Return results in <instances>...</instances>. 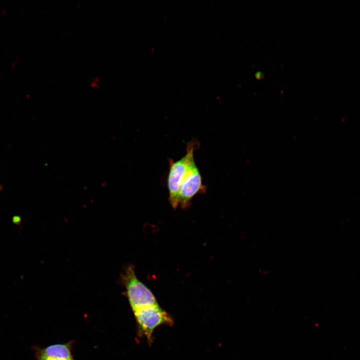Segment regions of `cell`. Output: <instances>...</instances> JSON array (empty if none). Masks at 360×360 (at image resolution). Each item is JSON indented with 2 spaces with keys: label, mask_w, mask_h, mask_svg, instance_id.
I'll return each mask as SVG.
<instances>
[{
  "label": "cell",
  "mask_w": 360,
  "mask_h": 360,
  "mask_svg": "<svg viewBox=\"0 0 360 360\" xmlns=\"http://www.w3.org/2000/svg\"><path fill=\"white\" fill-rule=\"evenodd\" d=\"M121 277L133 312L145 306L158 304L152 291L138 278L133 266H129Z\"/></svg>",
  "instance_id": "cell-2"
},
{
  "label": "cell",
  "mask_w": 360,
  "mask_h": 360,
  "mask_svg": "<svg viewBox=\"0 0 360 360\" xmlns=\"http://www.w3.org/2000/svg\"><path fill=\"white\" fill-rule=\"evenodd\" d=\"M1 188L0 186V189Z\"/></svg>",
  "instance_id": "cell-7"
},
{
  "label": "cell",
  "mask_w": 360,
  "mask_h": 360,
  "mask_svg": "<svg viewBox=\"0 0 360 360\" xmlns=\"http://www.w3.org/2000/svg\"><path fill=\"white\" fill-rule=\"evenodd\" d=\"M134 313L140 332L149 344L152 342V333L156 328L162 324L171 326L174 323L172 316L158 304L139 308Z\"/></svg>",
  "instance_id": "cell-3"
},
{
  "label": "cell",
  "mask_w": 360,
  "mask_h": 360,
  "mask_svg": "<svg viewBox=\"0 0 360 360\" xmlns=\"http://www.w3.org/2000/svg\"><path fill=\"white\" fill-rule=\"evenodd\" d=\"M39 360H60L58 359H54V358H43V357H40Z\"/></svg>",
  "instance_id": "cell-6"
},
{
  "label": "cell",
  "mask_w": 360,
  "mask_h": 360,
  "mask_svg": "<svg viewBox=\"0 0 360 360\" xmlns=\"http://www.w3.org/2000/svg\"><path fill=\"white\" fill-rule=\"evenodd\" d=\"M40 357L60 360H74L68 344H55L42 350Z\"/></svg>",
  "instance_id": "cell-5"
},
{
  "label": "cell",
  "mask_w": 360,
  "mask_h": 360,
  "mask_svg": "<svg viewBox=\"0 0 360 360\" xmlns=\"http://www.w3.org/2000/svg\"><path fill=\"white\" fill-rule=\"evenodd\" d=\"M206 189L194 158L189 163L181 184L178 194V206L183 208H188L193 198L198 194L205 192Z\"/></svg>",
  "instance_id": "cell-4"
},
{
  "label": "cell",
  "mask_w": 360,
  "mask_h": 360,
  "mask_svg": "<svg viewBox=\"0 0 360 360\" xmlns=\"http://www.w3.org/2000/svg\"><path fill=\"white\" fill-rule=\"evenodd\" d=\"M199 147V142L194 138L187 144L184 156L176 161L170 160L167 185L168 200L174 208L178 206V194L182 182L190 161L194 158V152Z\"/></svg>",
  "instance_id": "cell-1"
}]
</instances>
